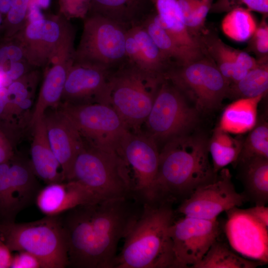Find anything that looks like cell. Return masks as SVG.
Wrapping results in <instances>:
<instances>
[{"instance_id":"obj_11","label":"cell","mask_w":268,"mask_h":268,"mask_svg":"<svg viewBox=\"0 0 268 268\" xmlns=\"http://www.w3.org/2000/svg\"><path fill=\"white\" fill-rule=\"evenodd\" d=\"M119 154L132 170L136 198L143 203L154 202L159 160L157 142L144 132L129 130L121 140Z\"/></svg>"},{"instance_id":"obj_16","label":"cell","mask_w":268,"mask_h":268,"mask_svg":"<svg viewBox=\"0 0 268 268\" xmlns=\"http://www.w3.org/2000/svg\"><path fill=\"white\" fill-rule=\"evenodd\" d=\"M111 72L76 63L68 70L62 98L64 102L71 104L97 102L109 104Z\"/></svg>"},{"instance_id":"obj_2","label":"cell","mask_w":268,"mask_h":268,"mask_svg":"<svg viewBox=\"0 0 268 268\" xmlns=\"http://www.w3.org/2000/svg\"><path fill=\"white\" fill-rule=\"evenodd\" d=\"M217 176L204 138L188 134L173 137L159 151L154 201H182Z\"/></svg>"},{"instance_id":"obj_5","label":"cell","mask_w":268,"mask_h":268,"mask_svg":"<svg viewBox=\"0 0 268 268\" xmlns=\"http://www.w3.org/2000/svg\"><path fill=\"white\" fill-rule=\"evenodd\" d=\"M70 180L80 183L100 200L136 198L130 170L123 158L85 142L75 160Z\"/></svg>"},{"instance_id":"obj_27","label":"cell","mask_w":268,"mask_h":268,"mask_svg":"<svg viewBox=\"0 0 268 268\" xmlns=\"http://www.w3.org/2000/svg\"><path fill=\"white\" fill-rule=\"evenodd\" d=\"M268 57L258 60V64L237 82L228 85L226 97L234 100L265 96L268 90Z\"/></svg>"},{"instance_id":"obj_32","label":"cell","mask_w":268,"mask_h":268,"mask_svg":"<svg viewBox=\"0 0 268 268\" xmlns=\"http://www.w3.org/2000/svg\"><path fill=\"white\" fill-rule=\"evenodd\" d=\"M245 140L237 162L262 157L268 159V125L262 121L250 131Z\"/></svg>"},{"instance_id":"obj_48","label":"cell","mask_w":268,"mask_h":268,"mask_svg":"<svg viewBox=\"0 0 268 268\" xmlns=\"http://www.w3.org/2000/svg\"><path fill=\"white\" fill-rule=\"evenodd\" d=\"M12 156V152L10 146L0 145V164L8 162Z\"/></svg>"},{"instance_id":"obj_23","label":"cell","mask_w":268,"mask_h":268,"mask_svg":"<svg viewBox=\"0 0 268 268\" xmlns=\"http://www.w3.org/2000/svg\"><path fill=\"white\" fill-rule=\"evenodd\" d=\"M264 97L235 100L223 110L218 127L234 134L250 131L257 123L258 107Z\"/></svg>"},{"instance_id":"obj_47","label":"cell","mask_w":268,"mask_h":268,"mask_svg":"<svg viewBox=\"0 0 268 268\" xmlns=\"http://www.w3.org/2000/svg\"><path fill=\"white\" fill-rule=\"evenodd\" d=\"M28 18L30 22L44 19L40 8L35 3H30L28 6Z\"/></svg>"},{"instance_id":"obj_51","label":"cell","mask_w":268,"mask_h":268,"mask_svg":"<svg viewBox=\"0 0 268 268\" xmlns=\"http://www.w3.org/2000/svg\"><path fill=\"white\" fill-rule=\"evenodd\" d=\"M2 22V15L1 13L0 12V25L1 24Z\"/></svg>"},{"instance_id":"obj_19","label":"cell","mask_w":268,"mask_h":268,"mask_svg":"<svg viewBox=\"0 0 268 268\" xmlns=\"http://www.w3.org/2000/svg\"><path fill=\"white\" fill-rule=\"evenodd\" d=\"M31 127L33 137L30 163L34 173L47 184L64 182L62 171H60L61 165L48 139L44 117Z\"/></svg>"},{"instance_id":"obj_14","label":"cell","mask_w":268,"mask_h":268,"mask_svg":"<svg viewBox=\"0 0 268 268\" xmlns=\"http://www.w3.org/2000/svg\"><path fill=\"white\" fill-rule=\"evenodd\" d=\"M226 212L225 232L232 248L246 258L267 264L268 227L246 209L236 207Z\"/></svg>"},{"instance_id":"obj_13","label":"cell","mask_w":268,"mask_h":268,"mask_svg":"<svg viewBox=\"0 0 268 268\" xmlns=\"http://www.w3.org/2000/svg\"><path fill=\"white\" fill-rule=\"evenodd\" d=\"M246 201L244 196L236 191L229 170L224 168L214 182L198 188L182 201L177 210L185 216L213 220Z\"/></svg>"},{"instance_id":"obj_26","label":"cell","mask_w":268,"mask_h":268,"mask_svg":"<svg viewBox=\"0 0 268 268\" xmlns=\"http://www.w3.org/2000/svg\"><path fill=\"white\" fill-rule=\"evenodd\" d=\"M36 177L30 163L17 160L9 165L10 183L20 210L35 200L41 189Z\"/></svg>"},{"instance_id":"obj_3","label":"cell","mask_w":268,"mask_h":268,"mask_svg":"<svg viewBox=\"0 0 268 268\" xmlns=\"http://www.w3.org/2000/svg\"><path fill=\"white\" fill-rule=\"evenodd\" d=\"M169 202L144 203L140 215L125 238L115 268H174L169 229L174 213Z\"/></svg>"},{"instance_id":"obj_42","label":"cell","mask_w":268,"mask_h":268,"mask_svg":"<svg viewBox=\"0 0 268 268\" xmlns=\"http://www.w3.org/2000/svg\"><path fill=\"white\" fill-rule=\"evenodd\" d=\"M22 57V52L16 46H4L0 49V62L2 64L8 61L10 63L18 62Z\"/></svg>"},{"instance_id":"obj_12","label":"cell","mask_w":268,"mask_h":268,"mask_svg":"<svg viewBox=\"0 0 268 268\" xmlns=\"http://www.w3.org/2000/svg\"><path fill=\"white\" fill-rule=\"evenodd\" d=\"M219 222L185 216L173 222L169 229L174 268H191L206 254L219 235Z\"/></svg>"},{"instance_id":"obj_30","label":"cell","mask_w":268,"mask_h":268,"mask_svg":"<svg viewBox=\"0 0 268 268\" xmlns=\"http://www.w3.org/2000/svg\"><path fill=\"white\" fill-rule=\"evenodd\" d=\"M203 53L214 62L228 85L230 83L233 63L226 45L215 34L207 30L197 38Z\"/></svg>"},{"instance_id":"obj_38","label":"cell","mask_w":268,"mask_h":268,"mask_svg":"<svg viewBox=\"0 0 268 268\" xmlns=\"http://www.w3.org/2000/svg\"><path fill=\"white\" fill-rule=\"evenodd\" d=\"M249 40L248 51L253 52L257 57V60L268 57V26L265 19L257 26Z\"/></svg>"},{"instance_id":"obj_35","label":"cell","mask_w":268,"mask_h":268,"mask_svg":"<svg viewBox=\"0 0 268 268\" xmlns=\"http://www.w3.org/2000/svg\"><path fill=\"white\" fill-rule=\"evenodd\" d=\"M238 8L256 11L266 17L268 13V0H215L212 4L209 12L227 13Z\"/></svg>"},{"instance_id":"obj_22","label":"cell","mask_w":268,"mask_h":268,"mask_svg":"<svg viewBox=\"0 0 268 268\" xmlns=\"http://www.w3.org/2000/svg\"><path fill=\"white\" fill-rule=\"evenodd\" d=\"M240 168V179L246 201L266 205L268 202V159L253 158L236 163Z\"/></svg>"},{"instance_id":"obj_34","label":"cell","mask_w":268,"mask_h":268,"mask_svg":"<svg viewBox=\"0 0 268 268\" xmlns=\"http://www.w3.org/2000/svg\"><path fill=\"white\" fill-rule=\"evenodd\" d=\"M8 92V105L10 110L22 121L27 117L32 106V101L29 96V92L25 85L20 81H14L7 87Z\"/></svg>"},{"instance_id":"obj_43","label":"cell","mask_w":268,"mask_h":268,"mask_svg":"<svg viewBox=\"0 0 268 268\" xmlns=\"http://www.w3.org/2000/svg\"><path fill=\"white\" fill-rule=\"evenodd\" d=\"M246 210L268 227V207L266 205H255V206L246 209Z\"/></svg>"},{"instance_id":"obj_18","label":"cell","mask_w":268,"mask_h":268,"mask_svg":"<svg viewBox=\"0 0 268 268\" xmlns=\"http://www.w3.org/2000/svg\"><path fill=\"white\" fill-rule=\"evenodd\" d=\"M125 48L128 60L152 76L163 78L165 72L173 65L140 24L128 30Z\"/></svg>"},{"instance_id":"obj_52","label":"cell","mask_w":268,"mask_h":268,"mask_svg":"<svg viewBox=\"0 0 268 268\" xmlns=\"http://www.w3.org/2000/svg\"><path fill=\"white\" fill-rule=\"evenodd\" d=\"M35 0H30L29 3L34 1Z\"/></svg>"},{"instance_id":"obj_1","label":"cell","mask_w":268,"mask_h":268,"mask_svg":"<svg viewBox=\"0 0 268 268\" xmlns=\"http://www.w3.org/2000/svg\"><path fill=\"white\" fill-rule=\"evenodd\" d=\"M135 198L101 200L79 205L60 214L68 248V266L115 268L120 241L141 214Z\"/></svg>"},{"instance_id":"obj_21","label":"cell","mask_w":268,"mask_h":268,"mask_svg":"<svg viewBox=\"0 0 268 268\" xmlns=\"http://www.w3.org/2000/svg\"><path fill=\"white\" fill-rule=\"evenodd\" d=\"M153 9L151 0H91L88 13L102 16L129 29L140 24Z\"/></svg>"},{"instance_id":"obj_17","label":"cell","mask_w":268,"mask_h":268,"mask_svg":"<svg viewBox=\"0 0 268 268\" xmlns=\"http://www.w3.org/2000/svg\"><path fill=\"white\" fill-rule=\"evenodd\" d=\"M100 201L93 192L74 180L47 184L35 199L37 207L46 216L58 215L78 205Z\"/></svg>"},{"instance_id":"obj_45","label":"cell","mask_w":268,"mask_h":268,"mask_svg":"<svg viewBox=\"0 0 268 268\" xmlns=\"http://www.w3.org/2000/svg\"><path fill=\"white\" fill-rule=\"evenodd\" d=\"M12 258L10 250L0 239V268H10Z\"/></svg>"},{"instance_id":"obj_6","label":"cell","mask_w":268,"mask_h":268,"mask_svg":"<svg viewBox=\"0 0 268 268\" xmlns=\"http://www.w3.org/2000/svg\"><path fill=\"white\" fill-rule=\"evenodd\" d=\"M163 79L141 70L128 60L111 71L109 104L130 130L142 131Z\"/></svg>"},{"instance_id":"obj_28","label":"cell","mask_w":268,"mask_h":268,"mask_svg":"<svg viewBox=\"0 0 268 268\" xmlns=\"http://www.w3.org/2000/svg\"><path fill=\"white\" fill-rule=\"evenodd\" d=\"M243 140L235 138L229 133L217 127L208 142L209 154L216 174L230 164L235 163L239 158Z\"/></svg>"},{"instance_id":"obj_36","label":"cell","mask_w":268,"mask_h":268,"mask_svg":"<svg viewBox=\"0 0 268 268\" xmlns=\"http://www.w3.org/2000/svg\"><path fill=\"white\" fill-rule=\"evenodd\" d=\"M26 35L30 40L53 43L60 37V29L56 22L43 19L30 22L26 28Z\"/></svg>"},{"instance_id":"obj_44","label":"cell","mask_w":268,"mask_h":268,"mask_svg":"<svg viewBox=\"0 0 268 268\" xmlns=\"http://www.w3.org/2000/svg\"><path fill=\"white\" fill-rule=\"evenodd\" d=\"M186 25L198 0H176Z\"/></svg>"},{"instance_id":"obj_49","label":"cell","mask_w":268,"mask_h":268,"mask_svg":"<svg viewBox=\"0 0 268 268\" xmlns=\"http://www.w3.org/2000/svg\"><path fill=\"white\" fill-rule=\"evenodd\" d=\"M8 102V92L7 88L2 87L0 88V115L6 109Z\"/></svg>"},{"instance_id":"obj_33","label":"cell","mask_w":268,"mask_h":268,"mask_svg":"<svg viewBox=\"0 0 268 268\" xmlns=\"http://www.w3.org/2000/svg\"><path fill=\"white\" fill-rule=\"evenodd\" d=\"M8 162L0 164V217L2 222H14V219L20 210L13 196L11 187Z\"/></svg>"},{"instance_id":"obj_40","label":"cell","mask_w":268,"mask_h":268,"mask_svg":"<svg viewBox=\"0 0 268 268\" xmlns=\"http://www.w3.org/2000/svg\"><path fill=\"white\" fill-rule=\"evenodd\" d=\"M18 252L12 256L10 268H41L40 261L34 255L24 251Z\"/></svg>"},{"instance_id":"obj_9","label":"cell","mask_w":268,"mask_h":268,"mask_svg":"<svg viewBox=\"0 0 268 268\" xmlns=\"http://www.w3.org/2000/svg\"><path fill=\"white\" fill-rule=\"evenodd\" d=\"M60 108L85 143L103 150L119 153L121 140L129 129L110 105L97 102H64Z\"/></svg>"},{"instance_id":"obj_31","label":"cell","mask_w":268,"mask_h":268,"mask_svg":"<svg viewBox=\"0 0 268 268\" xmlns=\"http://www.w3.org/2000/svg\"><path fill=\"white\" fill-rule=\"evenodd\" d=\"M251 11L246 8H238L227 12L221 24L223 33L237 42L249 40L258 26Z\"/></svg>"},{"instance_id":"obj_15","label":"cell","mask_w":268,"mask_h":268,"mask_svg":"<svg viewBox=\"0 0 268 268\" xmlns=\"http://www.w3.org/2000/svg\"><path fill=\"white\" fill-rule=\"evenodd\" d=\"M44 115L48 139L59 161L64 181L71 180L75 160L85 142L78 131L59 106Z\"/></svg>"},{"instance_id":"obj_20","label":"cell","mask_w":268,"mask_h":268,"mask_svg":"<svg viewBox=\"0 0 268 268\" xmlns=\"http://www.w3.org/2000/svg\"><path fill=\"white\" fill-rule=\"evenodd\" d=\"M151 0L154 8L151 15L156 24L164 29L183 48L204 53L199 42L188 31L176 0Z\"/></svg>"},{"instance_id":"obj_37","label":"cell","mask_w":268,"mask_h":268,"mask_svg":"<svg viewBox=\"0 0 268 268\" xmlns=\"http://www.w3.org/2000/svg\"><path fill=\"white\" fill-rule=\"evenodd\" d=\"M214 1V0H198L186 24L190 34L197 40L199 35L207 30L205 22Z\"/></svg>"},{"instance_id":"obj_8","label":"cell","mask_w":268,"mask_h":268,"mask_svg":"<svg viewBox=\"0 0 268 268\" xmlns=\"http://www.w3.org/2000/svg\"><path fill=\"white\" fill-rule=\"evenodd\" d=\"M163 78L192 101L198 111L213 110L226 97L228 84L206 54L187 64L172 66L164 74Z\"/></svg>"},{"instance_id":"obj_29","label":"cell","mask_w":268,"mask_h":268,"mask_svg":"<svg viewBox=\"0 0 268 268\" xmlns=\"http://www.w3.org/2000/svg\"><path fill=\"white\" fill-rule=\"evenodd\" d=\"M263 265L239 256L216 239L203 258L192 268H255Z\"/></svg>"},{"instance_id":"obj_4","label":"cell","mask_w":268,"mask_h":268,"mask_svg":"<svg viewBox=\"0 0 268 268\" xmlns=\"http://www.w3.org/2000/svg\"><path fill=\"white\" fill-rule=\"evenodd\" d=\"M0 239L10 251L34 255L41 268L68 266V248L60 215L23 223L0 222Z\"/></svg>"},{"instance_id":"obj_46","label":"cell","mask_w":268,"mask_h":268,"mask_svg":"<svg viewBox=\"0 0 268 268\" xmlns=\"http://www.w3.org/2000/svg\"><path fill=\"white\" fill-rule=\"evenodd\" d=\"M24 68L23 65L18 62L10 63L9 68L5 70V72L9 78L14 81L18 79L23 73Z\"/></svg>"},{"instance_id":"obj_10","label":"cell","mask_w":268,"mask_h":268,"mask_svg":"<svg viewBox=\"0 0 268 268\" xmlns=\"http://www.w3.org/2000/svg\"><path fill=\"white\" fill-rule=\"evenodd\" d=\"M198 113L177 88L163 79L143 124L144 132L156 142L188 134L197 123Z\"/></svg>"},{"instance_id":"obj_53","label":"cell","mask_w":268,"mask_h":268,"mask_svg":"<svg viewBox=\"0 0 268 268\" xmlns=\"http://www.w3.org/2000/svg\"><path fill=\"white\" fill-rule=\"evenodd\" d=\"M2 0H0V2Z\"/></svg>"},{"instance_id":"obj_25","label":"cell","mask_w":268,"mask_h":268,"mask_svg":"<svg viewBox=\"0 0 268 268\" xmlns=\"http://www.w3.org/2000/svg\"><path fill=\"white\" fill-rule=\"evenodd\" d=\"M152 11L140 24L160 51L173 65H183L204 55L187 50L180 46L164 29L154 21L151 15Z\"/></svg>"},{"instance_id":"obj_50","label":"cell","mask_w":268,"mask_h":268,"mask_svg":"<svg viewBox=\"0 0 268 268\" xmlns=\"http://www.w3.org/2000/svg\"><path fill=\"white\" fill-rule=\"evenodd\" d=\"M12 82L6 75L5 71L0 67V88L6 87Z\"/></svg>"},{"instance_id":"obj_41","label":"cell","mask_w":268,"mask_h":268,"mask_svg":"<svg viewBox=\"0 0 268 268\" xmlns=\"http://www.w3.org/2000/svg\"><path fill=\"white\" fill-rule=\"evenodd\" d=\"M30 0H11V7L7 13L8 21L17 24L24 19L28 10Z\"/></svg>"},{"instance_id":"obj_7","label":"cell","mask_w":268,"mask_h":268,"mask_svg":"<svg viewBox=\"0 0 268 268\" xmlns=\"http://www.w3.org/2000/svg\"><path fill=\"white\" fill-rule=\"evenodd\" d=\"M81 39L74 57L77 64L112 71L124 64L128 29L100 15L84 18Z\"/></svg>"},{"instance_id":"obj_24","label":"cell","mask_w":268,"mask_h":268,"mask_svg":"<svg viewBox=\"0 0 268 268\" xmlns=\"http://www.w3.org/2000/svg\"><path fill=\"white\" fill-rule=\"evenodd\" d=\"M70 67L61 65L53 67L47 73L37 101L34 106L29 123L32 126L43 117L50 108L59 106L62 99L67 74Z\"/></svg>"},{"instance_id":"obj_39","label":"cell","mask_w":268,"mask_h":268,"mask_svg":"<svg viewBox=\"0 0 268 268\" xmlns=\"http://www.w3.org/2000/svg\"><path fill=\"white\" fill-rule=\"evenodd\" d=\"M91 0H60L61 10L70 17L84 18L90 8Z\"/></svg>"}]
</instances>
